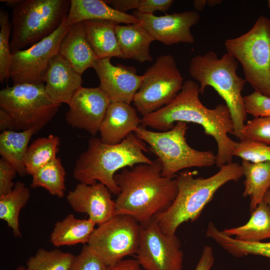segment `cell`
I'll use <instances>...</instances> for the list:
<instances>
[{"label": "cell", "mask_w": 270, "mask_h": 270, "mask_svg": "<svg viewBox=\"0 0 270 270\" xmlns=\"http://www.w3.org/2000/svg\"><path fill=\"white\" fill-rule=\"evenodd\" d=\"M70 4V0H19L12 7V54L55 32L66 19Z\"/></svg>", "instance_id": "6"}, {"label": "cell", "mask_w": 270, "mask_h": 270, "mask_svg": "<svg viewBox=\"0 0 270 270\" xmlns=\"http://www.w3.org/2000/svg\"><path fill=\"white\" fill-rule=\"evenodd\" d=\"M58 53L80 75L93 68L98 60L86 38L82 22L70 26L61 41Z\"/></svg>", "instance_id": "20"}, {"label": "cell", "mask_w": 270, "mask_h": 270, "mask_svg": "<svg viewBox=\"0 0 270 270\" xmlns=\"http://www.w3.org/2000/svg\"><path fill=\"white\" fill-rule=\"evenodd\" d=\"M198 84L192 80L184 82L176 98L169 104L151 114L142 116L141 125L159 132L172 129L178 122L200 124L205 134L212 136L218 146L217 167L232 162L236 142L228 136L234 130L230 110L225 104L210 109L200 100Z\"/></svg>", "instance_id": "1"}, {"label": "cell", "mask_w": 270, "mask_h": 270, "mask_svg": "<svg viewBox=\"0 0 270 270\" xmlns=\"http://www.w3.org/2000/svg\"><path fill=\"white\" fill-rule=\"evenodd\" d=\"M226 52L242 66L246 82L255 92L270 97V20L258 18L241 36L224 42Z\"/></svg>", "instance_id": "8"}, {"label": "cell", "mask_w": 270, "mask_h": 270, "mask_svg": "<svg viewBox=\"0 0 270 270\" xmlns=\"http://www.w3.org/2000/svg\"><path fill=\"white\" fill-rule=\"evenodd\" d=\"M45 90L54 102L68 104L82 87V75L58 53L52 59L44 77Z\"/></svg>", "instance_id": "18"}, {"label": "cell", "mask_w": 270, "mask_h": 270, "mask_svg": "<svg viewBox=\"0 0 270 270\" xmlns=\"http://www.w3.org/2000/svg\"><path fill=\"white\" fill-rule=\"evenodd\" d=\"M148 152L144 142L134 132L115 144L104 143L99 138H92L87 150L80 154L73 170V176L79 183L92 184L98 182L111 193L118 194L120 188L114 176L120 170L152 160L144 154Z\"/></svg>", "instance_id": "4"}, {"label": "cell", "mask_w": 270, "mask_h": 270, "mask_svg": "<svg viewBox=\"0 0 270 270\" xmlns=\"http://www.w3.org/2000/svg\"><path fill=\"white\" fill-rule=\"evenodd\" d=\"M74 256L56 249H39L26 262V270H70Z\"/></svg>", "instance_id": "32"}, {"label": "cell", "mask_w": 270, "mask_h": 270, "mask_svg": "<svg viewBox=\"0 0 270 270\" xmlns=\"http://www.w3.org/2000/svg\"><path fill=\"white\" fill-rule=\"evenodd\" d=\"M0 130L2 132L13 130L12 123L10 116L2 110H0Z\"/></svg>", "instance_id": "43"}, {"label": "cell", "mask_w": 270, "mask_h": 270, "mask_svg": "<svg viewBox=\"0 0 270 270\" xmlns=\"http://www.w3.org/2000/svg\"><path fill=\"white\" fill-rule=\"evenodd\" d=\"M241 166L246 178L242 196L250 197V210L252 212L270 190V162H252L242 160Z\"/></svg>", "instance_id": "25"}, {"label": "cell", "mask_w": 270, "mask_h": 270, "mask_svg": "<svg viewBox=\"0 0 270 270\" xmlns=\"http://www.w3.org/2000/svg\"><path fill=\"white\" fill-rule=\"evenodd\" d=\"M116 33L120 49L126 58L139 62H152L150 44L154 40L140 22L126 25L117 24Z\"/></svg>", "instance_id": "23"}, {"label": "cell", "mask_w": 270, "mask_h": 270, "mask_svg": "<svg viewBox=\"0 0 270 270\" xmlns=\"http://www.w3.org/2000/svg\"><path fill=\"white\" fill-rule=\"evenodd\" d=\"M82 23L86 38L98 60L112 57L126 58L116 36L118 23L105 20H88Z\"/></svg>", "instance_id": "22"}, {"label": "cell", "mask_w": 270, "mask_h": 270, "mask_svg": "<svg viewBox=\"0 0 270 270\" xmlns=\"http://www.w3.org/2000/svg\"><path fill=\"white\" fill-rule=\"evenodd\" d=\"M36 132L34 129L16 132L7 130L0 134L2 158L15 168L22 176L26 174L24 160L29 142Z\"/></svg>", "instance_id": "26"}, {"label": "cell", "mask_w": 270, "mask_h": 270, "mask_svg": "<svg viewBox=\"0 0 270 270\" xmlns=\"http://www.w3.org/2000/svg\"><path fill=\"white\" fill-rule=\"evenodd\" d=\"M174 2L173 0H139L136 10L148 14H153L156 11L166 12Z\"/></svg>", "instance_id": "39"}, {"label": "cell", "mask_w": 270, "mask_h": 270, "mask_svg": "<svg viewBox=\"0 0 270 270\" xmlns=\"http://www.w3.org/2000/svg\"><path fill=\"white\" fill-rule=\"evenodd\" d=\"M132 14L154 40L166 46L180 42L193 44L194 38L190 28L200 19L198 12L195 10L166 14L158 16L135 10Z\"/></svg>", "instance_id": "14"}, {"label": "cell", "mask_w": 270, "mask_h": 270, "mask_svg": "<svg viewBox=\"0 0 270 270\" xmlns=\"http://www.w3.org/2000/svg\"><path fill=\"white\" fill-rule=\"evenodd\" d=\"M193 5L195 10L201 11L207 5V0H194L193 1Z\"/></svg>", "instance_id": "44"}, {"label": "cell", "mask_w": 270, "mask_h": 270, "mask_svg": "<svg viewBox=\"0 0 270 270\" xmlns=\"http://www.w3.org/2000/svg\"><path fill=\"white\" fill-rule=\"evenodd\" d=\"M60 145V138L52 134L34 140L28 146L26 154V174L32 176L38 170L56 158Z\"/></svg>", "instance_id": "30"}, {"label": "cell", "mask_w": 270, "mask_h": 270, "mask_svg": "<svg viewBox=\"0 0 270 270\" xmlns=\"http://www.w3.org/2000/svg\"><path fill=\"white\" fill-rule=\"evenodd\" d=\"M108 266L86 244L74 256L70 270H107Z\"/></svg>", "instance_id": "36"}, {"label": "cell", "mask_w": 270, "mask_h": 270, "mask_svg": "<svg viewBox=\"0 0 270 270\" xmlns=\"http://www.w3.org/2000/svg\"><path fill=\"white\" fill-rule=\"evenodd\" d=\"M140 226L132 216L116 214L98 226L88 245L107 266L117 264L128 256L136 254Z\"/></svg>", "instance_id": "11"}, {"label": "cell", "mask_w": 270, "mask_h": 270, "mask_svg": "<svg viewBox=\"0 0 270 270\" xmlns=\"http://www.w3.org/2000/svg\"><path fill=\"white\" fill-rule=\"evenodd\" d=\"M208 238L212 239L230 254L240 258L248 254L258 255L270 258V242H248L238 240L225 234L214 224L210 225L206 232Z\"/></svg>", "instance_id": "29"}, {"label": "cell", "mask_w": 270, "mask_h": 270, "mask_svg": "<svg viewBox=\"0 0 270 270\" xmlns=\"http://www.w3.org/2000/svg\"><path fill=\"white\" fill-rule=\"evenodd\" d=\"M184 83L174 56L169 54L160 56L142 75L134 104L142 116L151 114L172 102Z\"/></svg>", "instance_id": "10"}, {"label": "cell", "mask_w": 270, "mask_h": 270, "mask_svg": "<svg viewBox=\"0 0 270 270\" xmlns=\"http://www.w3.org/2000/svg\"><path fill=\"white\" fill-rule=\"evenodd\" d=\"M88 20H105L128 24L139 23L134 14L118 11L104 0H70V10L65 20L66 24L70 26Z\"/></svg>", "instance_id": "21"}, {"label": "cell", "mask_w": 270, "mask_h": 270, "mask_svg": "<svg viewBox=\"0 0 270 270\" xmlns=\"http://www.w3.org/2000/svg\"><path fill=\"white\" fill-rule=\"evenodd\" d=\"M30 191L25 184L17 182L8 193L0 196V218L7 224L15 237L21 238L19 215L30 198Z\"/></svg>", "instance_id": "28"}, {"label": "cell", "mask_w": 270, "mask_h": 270, "mask_svg": "<svg viewBox=\"0 0 270 270\" xmlns=\"http://www.w3.org/2000/svg\"><path fill=\"white\" fill-rule=\"evenodd\" d=\"M96 225L88 218H77L70 214L56 222L50 235V242L57 247L88 244Z\"/></svg>", "instance_id": "24"}, {"label": "cell", "mask_w": 270, "mask_h": 270, "mask_svg": "<svg viewBox=\"0 0 270 270\" xmlns=\"http://www.w3.org/2000/svg\"><path fill=\"white\" fill-rule=\"evenodd\" d=\"M262 201L266 202L270 208V190L265 194Z\"/></svg>", "instance_id": "45"}, {"label": "cell", "mask_w": 270, "mask_h": 270, "mask_svg": "<svg viewBox=\"0 0 270 270\" xmlns=\"http://www.w3.org/2000/svg\"><path fill=\"white\" fill-rule=\"evenodd\" d=\"M17 172L10 164L2 158L0 159V196L10 192L15 184L12 180Z\"/></svg>", "instance_id": "38"}, {"label": "cell", "mask_w": 270, "mask_h": 270, "mask_svg": "<svg viewBox=\"0 0 270 270\" xmlns=\"http://www.w3.org/2000/svg\"><path fill=\"white\" fill-rule=\"evenodd\" d=\"M220 0H208L207 5L210 6H214L221 3Z\"/></svg>", "instance_id": "46"}, {"label": "cell", "mask_w": 270, "mask_h": 270, "mask_svg": "<svg viewBox=\"0 0 270 270\" xmlns=\"http://www.w3.org/2000/svg\"><path fill=\"white\" fill-rule=\"evenodd\" d=\"M188 128V123L178 122L168 131L154 132L140 125L134 133L148 144L150 152L160 160L162 175L173 178L185 168L216 164L213 152L198 150L188 145L186 138Z\"/></svg>", "instance_id": "7"}, {"label": "cell", "mask_w": 270, "mask_h": 270, "mask_svg": "<svg viewBox=\"0 0 270 270\" xmlns=\"http://www.w3.org/2000/svg\"><path fill=\"white\" fill-rule=\"evenodd\" d=\"M107 270H144L135 259L122 260L117 264L108 266Z\"/></svg>", "instance_id": "42"}, {"label": "cell", "mask_w": 270, "mask_h": 270, "mask_svg": "<svg viewBox=\"0 0 270 270\" xmlns=\"http://www.w3.org/2000/svg\"><path fill=\"white\" fill-rule=\"evenodd\" d=\"M138 246L136 259L144 270H182L184 254L176 234L162 232L152 220L140 225Z\"/></svg>", "instance_id": "13"}, {"label": "cell", "mask_w": 270, "mask_h": 270, "mask_svg": "<svg viewBox=\"0 0 270 270\" xmlns=\"http://www.w3.org/2000/svg\"><path fill=\"white\" fill-rule=\"evenodd\" d=\"M130 168L121 170L114 176L120 188L114 200L115 215H128L140 225H146L174 200L178 192L176 178L162 175V164L158 158L150 164Z\"/></svg>", "instance_id": "2"}, {"label": "cell", "mask_w": 270, "mask_h": 270, "mask_svg": "<svg viewBox=\"0 0 270 270\" xmlns=\"http://www.w3.org/2000/svg\"><path fill=\"white\" fill-rule=\"evenodd\" d=\"M238 138L270 145V116L255 117L248 120Z\"/></svg>", "instance_id": "35"}, {"label": "cell", "mask_w": 270, "mask_h": 270, "mask_svg": "<svg viewBox=\"0 0 270 270\" xmlns=\"http://www.w3.org/2000/svg\"><path fill=\"white\" fill-rule=\"evenodd\" d=\"M238 61L226 52L219 58L214 52L193 57L188 68L190 75L198 82L200 94L207 86L214 88L224 100L233 122L232 133L238 138L246 118L242 91L245 78L238 75Z\"/></svg>", "instance_id": "5"}, {"label": "cell", "mask_w": 270, "mask_h": 270, "mask_svg": "<svg viewBox=\"0 0 270 270\" xmlns=\"http://www.w3.org/2000/svg\"><path fill=\"white\" fill-rule=\"evenodd\" d=\"M248 221L244 224L222 232L226 235L244 242H260L270 238V208L264 202L260 203L251 212Z\"/></svg>", "instance_id": "27"}, {"label": "cell", "mask_w": 270, "mask_h": 270, "mask_svg": "<svg viewBox=\"0 0 270 270\" xmlns=\"http://www.w3.org/2000/svg\"><path fill=\"white\" fill-rule=\"evenodd\" d=\"M268 8H269V10H270V18L269 19L270 20V0H268Z\"/></svg>", "instance_id": "48"}, {"label": "cell", "mask_w": 270, "mask_h": 270, "mask_svg": "<svg viewBox=\"0 0 270 270\" xmlns=\"http://www.w3.org/2000/svg\"><path fill=\"white\" fill-rule=\"evenodd\" d=\"M93 68L98 77V86L110 102H122L128 104L134 101L140 88L142 75H138L134 66L114 65L110 58L98 60Z\"/></svg>", "instance_id": "16"}, {"label": "cell", "mask_w": 270, "mask_h": 270, "mask_svg": "<svg viewBox=\"0 0 270 270\" xmlns=\"http://www.w3.org/2000/svg\"><path fill=\"white\" fill-rule=\"evenodd\" d=\"M234 156L252 162H270V145L243 140L236 142Z\"/></svg>", "instance_id": "34"}, {"label": "cell", "mask_w": 270, "mask_h": 270, "mask_svg": "<svg viewBox=\"0 0 270 270\" xmlns=\"http://www.w3.org/2000/svg\"><path fill=\"white\" fill-rule=\"evenodd\" d=\"M0 81L2 83L10 76L12 54L10 46V36L12 30L8 13L0 10Z\"/></svg>", "instance_id": "33"}, {"label": "cell", "mask_w": 270, "mask_h": 270, "mask_svg": "<svg viewBox=\"0 0 270 270\" xmlns=\"http://www.w3.org/2000/svg\"><path fill=\"white\" fill-rule=\"evenodd\" d=\"M110 102L99 87H81L74 94L66 114L67 123L92 136L99 132Z\"/></svg>", "instance_id": "15"}, {"label": "cell", "mask_w": 270, "mask_h": 270, "mask_svg": "<svg viewBox=\"0 0 270 270\" xmlns=\"http://www.w3.org/2000/svg\"><path fill=\"white\" fill-rule=\"evenodd\" d=\"M247 114L255 117L270 116V97L256 92L244 97Z\"/></svg>", "instance_id": "37"}, {"label": "cell", "mask_w": 270, "mask_h": 270, "mask_svg": "<svg viewBox=\"0 0 270 270\" xmlns=\"http://www.w3.org/2000/svg\"><path fill=\"white\" fill-rule=\"evenodd\" d=\"M139 0H107L104 2L114 9L122 12L137 10Z\"/></svg>", "instance_id": "41"}, {"label": "cell", "mask_w": 270, "mask_h": 270, "mask_svg": "<svg viewBox=\"0 0 270 270\" xmlns=\"http://www.w3.org/2000/svg\"><path fill=\"white\" fill-rule=\"evenodd\" d=\"M69 28L64 20L48 37L27 48L12 53L10 76L14 84L44 82L50 63L58 54L61 41Z\"/></svg>", "instance_id": "12"}, {"label": "cell", "mask_w": 270, "mask_h": 270, "mask_svg": "<svg viewBox=\"0 0 270 270\" xmlns=\"http://www.w3.org/2000/svg\"><path fill=\"white\" fill-rule=\"evenodd\" d=\"M141 123V118L130 104L110 102L100 128V139L106 144L120 143Z\"/></svg>", "instance_id": "19"}, {"label": "cell", "mask_w": 270, "mask_h": 270, "mask_svg": "<svg viewBox=\"0 0 270 270\" xmlns=\"http://www.w3.org/2000/svg\"><path fill=\"white\" fill-rule=\"evenodd\" d=\"M214 258L212 247L206 246L194 270H210L214 265Z\"/></svg>", "instance_id": "40"}, {"label": "cell", "mask_w": 270, "mask_h": 270, "mask_svg": "<svg viewBox=\"0 0 270 270\" xmlns=\"http://www.w3.org/2000/svg\"><path fill=\"white\" fill-rule=\"evenodd\" d=\"M16 270H26V267L24 266H18Z\"/></svg>", "instance_id": "47"}, {"label": "cell", "mask_w": 270, "mask_h": 270, "mask_svg": "<svg viewBox=\"0 0 270 270\" xmlns=\"http://www.w3.org/2000/svg\"><path fill=\"white\" fill-rule=\"evenodd\" d=\"M65 180V170L56 157L32 174L30 186L43 188L52 195L62 198L66 190Z\"/></svg>", "instance_id": "31"}, {"label": "cell", "mask_w": 270, "mask_h": 270, "mask_svg": "<svg viewBox=\"0 0 270 270\" xmlns=\"http://www.w3.org/2000/svg\"><path fill=\"white\" fill-rule=\"evenodd\" d=\"M243 176L242 166L232 162L206 178H194L189 172H182L176 178L178 192L174 200L167 209L156 214L153 220L164 234L174 235L182 223L199 218L220 188L229 182H238Z\"/></svg>", "instance_id": "3"}, {"label": "cell", "mask_w": 270, "mask_h": 270, "mask_svg": "<svg viewBox=\"0 0 270 270\" xmlns=\"http://www.w3.org/2000/svg\"><path fill=\"white\" fill-rule=\"evenodd\" d=\"M66 198L76 212L87 214L88 218L98 226L115 216V201L108 188L100 182L92 184L78 183L68 192Z\"/></svg>", "instance_id": "17"}, {"label": "cell", "mask_w": 270, "mask_h": 270, "mask_svg": "<svg viewBox=\"0 0 270 270\" xmlns=\"http://www.w3.org/2000/svg\"><path fill=\"white\" fill-rule=\"evenodd\" d=\"M61 104L52 100L44 83L22 84L0 91V108L10 116L13 130L36 132L55 116Z\"/></svg>", "instance_id": "9"}]
</instances>
